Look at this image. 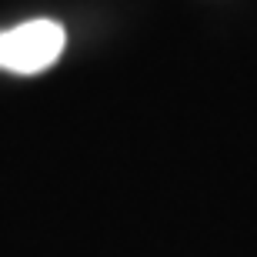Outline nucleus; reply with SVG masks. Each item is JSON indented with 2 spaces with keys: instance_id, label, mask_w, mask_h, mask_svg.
I'll return each mask as SVG.
<instances>
[{
  "instance_id": "1",
  "label": "nucleus",
  "mask_w": 257,
  "mask_h": 257,
  "mask_svg": "<svg viewBox=\"0 0 257 257\" xmlns=\"http://www.w3.org/2000/svg\"><path fill=\"white\" fill-rule=\"evenodd\" d=\"M67 34L57 20H27L0 30V70L10 74H40L54 67L64 54Z\"/></svg>"
}]
</instances>
